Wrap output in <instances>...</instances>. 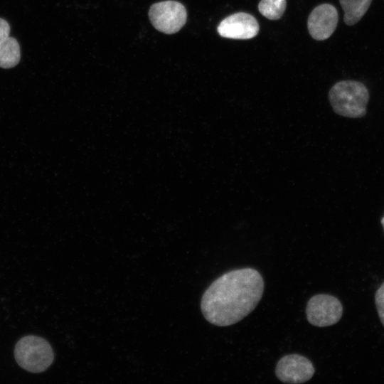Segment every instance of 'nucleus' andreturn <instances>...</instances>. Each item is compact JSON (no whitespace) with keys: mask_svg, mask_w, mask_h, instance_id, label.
Wrapping results in <instances>:
<instances>
[{"mask_svg":"<svg viewBox=\"0 0 384 384\" xmlns=\"http://www.w3.org/2000/svg\"><path fill=\"white\" fill-rule=\"evenodd\" d=\"M260 273L250 267L228 272L217 278L203 294L205 319L218 326L233 325L252 312L264 291Z\"/></svg>","mask_w":384,"mask_h":384,"instance_id":"1","label":"nucleus"},{"mask_svg":"<svg viewBox=\"0 0 384 384\" xmlns=\"http://www.w3.org/2000/svg\"><path fill=\"white\" fill-rule=\"evenodd\" d=\"M329 99L336 114L346 117L358 118L366 114L369 92L361 82L343 80L330 89Z\"/></svg>","mask_w":384,"mask_h":384,"instance_id":"2","label":"nucleus"},{"mask_svg":"<svg viewBox=\"0 0 384 384\" xmlns=\"http://www.w3.org/2000/svg\"><path fill=\"white\" fill-rule=\"evenodd\" d=\"M14 356L21 368L31 373L46 370L54 360L50 343L46 339L33 335L24 336L17 342Z\"/></svg>","mask_w":384,"mask_h":384,"instance_id":"3","label":"nucleus"},{"mask_svg":"<svg viewBox=\"0 0 384 384\" xmlns=\"http://www.w3.org/2000/svg\"><path fill=\"white\" fill-rule=\"evenodd\" d=\"M149 16L156 29L166 34H173L184 26L187 13L181 3L165 1L151 5Z\"/></svg>","mask_w":384,"mask_h":384,"instance_id":"4","label":"nucleus"},{"mask_svg":"<svg viewBox=\"0 0 384 384\" xmlns=\"http://www.w3.org/2000/svg\"><path fill=\"white\" fill-rule=\"evenodd\" d=\"M343 306L335 297L319 294L308 302L306 314L308 321L318 327H326L336 324L341 318Z\"/></svg>","mask_w":384,"mask_h":384,"instance_id":"5","label":"nucleus"},{"mask_svg":"<svg viewBox=\"0 0 384 384\" xmlns=\"http://www.w3.org/2000/svg\"><path fill=\"white\" fill-rule=\"evenodd\" d=\"M314 372L311 361L299 354H289L282 357L275 368L277 378L283 383L292 384L309 380Z\"/></svg>","mask_w":384,"mask_h":384,"instance_id":"6","label":"nucleus"},{"mask_svg":"<svg viewBox=\"0 0 384 384\" xmlns=\"http://www.w3.org/2000/svg\"><path fill=\"white\" fill-rule=\"evenodd\" d=\"M259 29V23L253 16L239 12L222 20L217 31L223 38L246 40L256 36Z\"/></svg>","mask_w":384,"mask_h":384,"instance_id":"7","label":"nucleus"},{"mask_svg":"<svg viewBox=\"0 0 384 384\" xmlns=\"http://www.w3.org/2000/svg\"><path fill=\"white\" fill-rule=\"evenodd\" d=\"M338 16L331 4H323L314 8L309 16L307 26L311 36L317 41L329 38L335 31Z\"/></svg>","mask_w":384,"mask_h":384,"instance_id":"8","label":"nucleus"},{"mask_svg":"<svg viewBox=\"0 0 384 384\" xmlns=\"http://www.w3.org/2000/svg\"><path fill=\"white\" fill-rule=\"evenodd\" d=\"M344 11L343 21L352 26L358 23L368 11L372 0H339Z\"/></svg>","mask_w":384,"mask_h":384,"instance_id":"9","label":"nucleus"},{"mask_svg":"<svg viewBox=\"0 0 384 384\" xmlns=\"http://www.w3.org/2000/svg\"><path fill=\"white\" fill-rule=\"evenodd\" d=\"M21 51L18 41L13 37H8L0 44V67L11 68L20 60Z\"/></svg>","mask_w":384,"mask_h":384,"instance_id":"10","label":"nucleus"},{"mask_svg":"<svg viewBox=\"0 0 384 384\" xmlns=\"http://www.w3.org/2000/svg\"><path fill=\"white\" fill-rule=\"evenodd\" d=\"M286 9V0H261L258 4L260 13L270 20L279 19Z\"/></svg>","mask_w":384,"mask_h":384,"instance_id":"11","label":"nucleus"},{"mask_svg":"<svg viewBox=\"0 0 384 384\" xmlns=\"http://www.w3.org/2000/svg\"><path fill=\"white\" fill-rule=\"evenodd\" d=\"M375 302L380 319L384 326V282L375 292Z\"/></svg>","mask_w":384,"mask_h":384,"instance_id":"12","label":"nucleus"},{"mask_svg":"<svg viewBox=\"0 0 384 384\" xmlns=\"http://www.w3.org/2000/svg\"><path fill=\"white\" fill-rule=\"evenodd\" d=\"M10 31L9 23L0 18V44L10 36Z\"/></svg>","mask_w":384,"mask_h":384,"instance_id":"13","label":"nucleus"},{"mask_svg":"<svg viewBox=\"0 0 384 384\" xmlns=\"http://www.w3.org/2000/svg\"><path fill=\"white\" fill-rule=\"evenodd\" d=\"M380 222H381V224L383 227V230H384V215L382 217L381 220H380Z\"/></svg>","mask_w":384,"mask_h":384,"instance_id":"14","label":"nucleus"}]
</instances>
